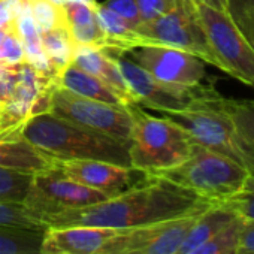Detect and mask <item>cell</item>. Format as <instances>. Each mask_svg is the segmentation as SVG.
I'll return each instance as SVG.
<instances>
[{
    "label": "cell",
    "instance_id": "cell-9",
    "mask_svg": "<svg viewBox=\"0 0 254 254\" xmlns=\"http://www.w3.org/2000/svg\"><path fill=\"white\" fill-rule=\"evenodd\" d=\"M48 112L87 129L130 144L133 117L129 106H115L78 96L56 85L51 91Z\"/></svg>",
    "mask_w": 254,
    "mask_h": 254
},
{
    "label": "cell",
    "instance_id": "cell-6",
    "mask_svg": "<svg viewBox=\"0 0 254 254\" xmlns=\"http://www.w3.org/2000/svg\"><path fill=\"white\" fill-rule=\"evenodd\" d=\"M102 50L117 64L135 102L144 109H150L151 112L193 109L209 105L221 96L211 81L199 87L165 84L157 81L150 72L135 63L130 57H127L123 50L109 47Z\"/></svg>",
    "mask_w": 254,
    "mask_h": 254
},
{
    "label": "cell",
    "instance_id": "cell-3",
    "mask_svg": "<svg viewBox=\"0 0 254 254\" xmlns=\"http://www.w3.org/2000/svg\"><path fill=\"white\" fill-rule=\"evenodd\" d=\"M133 117L130 138L132 168L156 175L181 165L191 151L193 138L177 123L147 112L141 105L132 103Z\"/></svg>",
    "mask_w": 254,
    "mask_h": 254
},
{
    "label": "cell",
    "instance_id": "cell-20",
    "mask_svg": "<svg viewBox=\"0 0 254 254\" xmlns=\"http://www.w3.org/2000/svg\"><path fill=\"white\" fill-rule=\"evenodd\" d=\"M44 230L0 226V254H41Z\"/></svg>",
    "mask_w": 254,
    "mask_h": 254
},
{
    "label": "cell",
    "instance_id": "cell-14",
    "mask_svg": "<svg viewBox=\"0 0 254 254\" xmlns=\"http://www.w3.org/2000/svg\"><path fill=\"white\" fill-rule=\"evenodd\" d=\"M120 230L106 227H47L41 241V254H100Z\"/></svg>",
    "mask_w": 254,
    "mask_h": 254
},
{
    "label": "cell",
    "instance_id": "cell-13",
    "mask_svg": "<svg viewBox=\"0 0 254 254\" xmlns=\"http://www.w3.org/2000/svg\"><path fill=\"white\" fill-rule=\"evenodd\" d=\"M60 171L70 180L94 189L109 199L120 196L145 183L150 174L100 160H64L59 163Z\"/></svg>",
    "mask_w": 254,
    "mask_h": 254
},
{
    "label": "cell",
    "instance_id": "cell-29",
    "mask_svg": "<svg viewBox=\"0 0 254 254\" xmlns=\"http://www.w3.org/2000/svg\"><path fill=\"white\" fill-rule=\"evenodd\" d=\"M136 3L142 23H145L169 12L177 5V0H136Z\"/></svg>",
    "mask_w": 254,
    "mask_h": 254
},
{
    "label": "cell",
    "instance_id": "cell-28",
    "mask_svg": "<svg viewBox=\"0 0 254 254\" xmlns=\"http://www.w3.org/2000/svg\"><path fill=\"white\" fill-rule=\"evenodd\" d=\"M103 5L118 14L132 29H136L142 23L136 0H106Z\"/></svg>",
    "mask_w": 254,
    "mask_h": 254
},
{
    "label": "cell",
    "instance_id": "cell-37",
    "mask_svg": "<svg viewBox=\"0 0 254 254\" xmlns=\"http://www.w3.org/2000/svg\"><path fill=\"white\" fill-rule=\"evenodd\" d=\"M2 105H3V103H2V102H0V111H2Z\"/></svg>",
    "mask_w": 254,
    "mask_h": 254
},
{
    "label": "cell",
    "instance_id": "cell-19",
    "mask_svg": "<svg viewBox=\"0 0 254 254\" xmlns=\"http://www.w3.org/2000/svg\"><path fill=\"white\" fill-rule=\"evenodd\" d=\"M94 14L105 35L106 47L126 51L133 47L144 45L141 36L135 32V29H132L118 14L106 8L103 3H97V6L94 8Z\"/></svg>",
    "mask_w": 254,
    "mask_h": 254
},
{
    "label": "cell",
    "instance_id": "cell-32",
    "mask_svg": "<svg viewBox=\"0 0 254 254\" xmlns=\"http://www.w3.org/2000/svg\"><path fill=\"white\" fill-rule=\"evenodd\" d=\"M233 21L236 23L239 30L244 33L247 41L251 44V47L254 48V8L233 18Z\"/></svg>",
    "mask_w": 254,
    "mask_h": 254
},
{
    "label": "cell",
    "instance_id": "cell-5",
    "mask_svg": "<svg viewBox=\"0 0 254 254\" xmlns=\"http://www.w3.org/2000/svg\"><path fill=\"white\" fill-rule=\"evenodd\" d=\"M156 175L189 189L212 203H223L233 197L250 177L232 159L197 144H193L190 156L181 165Z\"/></svg>",
    "mask_w": 254,
    "mask_h": 254
},
{
    "label": "cell",
    "instance_id": "cell-12",
    "mask_svg": "<svg viewBox=\"0 0 254 254\" xmlns=\"http://www.w3.org/2000/svg\"><path fill=\"white\" fill-rule=\"evenodd\" d=\"M124 53L160 82L181 87L205 84L206 63L191 53L165 45H139Z\"/></svg>",
    "mask_w": 254,
    "mask_h": 254
},
{
    "label": "cell",
    "instance_id": "cell-33",
    "mask_svg": "<svg viewBox=\"0 0 254 254\" xmlns=\"http://www.w3.org/2000/svg\"><path fill=\"white\" fill-rule=\"evenodd\" d=\"M229 14L232 18L239 17L241 14L254 8V0H227Z\"/></svg>",
    "mask_w": 254,
    "mask_h": 254
},
{
    "label": "cell",
    "instance_id": "cell-26",
    "mask_svg": "<svg viewBox=\"0 0 254 254\" xmlns=\"http://www.w3.org/2000/svg\"><path fill=\"white\" fill-rule=\"evenodd\" d=\"M221 205L227 206L244 221H254V177H248L244 187Z\"/></svg>",
    "mask_w": 254,
    "mask_h": 254
},
{
    "label": "cell",
    "instance_id": "cell-10",
    "mask_svg": "<svg viewBox=\"0 0 254 254\" xmlns=\"http://www.w3.org/2000/svg\"><path fill=\"white\" fill-rule=\"evenodd\" d=\"M60 163V162H59ZM109 199L106 194L67 178L59 168L33 174L23 206L38 221L69 209L85 208Z\"/></svg>",
    "mask_w": 254,
    "mask_h": 254
},
{
    "label": "cell",
    "instance_id": "cell-36",
    "mask_svg": "<svg viewBox=\"0 0 254 254\" xmlns=\"http://www.w3.org/2000/svg\"><path fill=\"white\" fill-rule=\"evenodd\" d=\"M5 39V32L3 30H0V50H2V42Z\"/></svg>",
    "mask_w": 254,
    "mask_h": 254
},
{
    "label": "cell",
    "instance_id": "cell-34",
    "mask_svg": "<svg viewBox=\"0 0 254 254\" xmlns=\"http://www.w3.org/2000/svg\"><path fill=\"white\" fill-rule=\"evenodd\" d=\"M197 2H202L208 6H212L215 9L229 12V5H227V0H197Z\"/></svg>",
    "mask_w": 254,
    "mask_h": 254
},
{
    "label": "cell",
    "instance_id": "cell-15",
    "mask_svg": "<svg viewBox=\"0 0 254 254\" xmlns=\"http://www.w3.org/2000/svg\"><path fill=\"white\" fill-rule=\"evenodd\" d=\"M60 160L20 136V126L0 132V168L38 174L53 169Z\"/></svg>",
    "mask_w": 254,
    "mask_h": 254
},
{
    "label": "cell",
    "instance_id": "cell-8",
    "mask_svg": "<svg viewBox=\"0 0 254 254\" xmlns=\"http://www.w3.org/2000/svg\"><path fill=\"white\" fill-rule=\"evenodd\" d=\"M194 14L226 73L254 88V48L229 12L191 0Z\"/></svg>",
    "mask_w": 254,
    "mask_h": 254
},
{
    "label": "cell",
    "instance_id": "cell-2",
    "mask_svg": "<svg viewBox=\"0 0 254 254\" xmlns=\"http://www.w3.org/2000/svg\"><path fill=\"white\" fill-rule=\"evenodd\" d=\"M20 136L54 159L100 160L132 168L129 142L87 129L50 112L32 115L20 126Z\"/></svg>",
    "mask_w": 254,
    "mask_h": 254
},
{
    "label": "cell",
    "instance_id": "cell-21",
    "mask_svg": "<svg viewBox=\"0 0 254 254\" xmlns=\"http://www.w3.org/2000/svg\"><path fill=\"white\" fill-rule=\"evenodd\" d=\"M41 38H42L44 51L57 73L72 63L75 42L67 27H57L44 32L41 33Z\"/></svg>",
    "mask_w": 254,
    "mask_h": 254
},
{
    "label": "cell",
    "instance_id": "cell-11",
    "mask_svg": "<svg viewBox=\"0 0 254 254\" xmlns=\"http://www.w3.org/2000/svg\"><path fill=\"white\" fill-rule=\"evenodd\" d=\"M200 214L120 230L100 254H177Z\"/></svg>",
    "mask_w": 254,
    "mask_h": 254
},
{
    "label": "cell",
    "instance_id": "cell-7",
    "mask_svg": "<svg viewBox=\"0 0 254 254\" xmlns=\"http://www.w3.org/2000/svg\"><path fill=\"white\" fill-rule=\"evenodd\" d=\"M135 32L141 36L144 45H165L191 53L226 73L194 14L191 0H177V5L169 12L141 23Z\"/></svg>",
    "mask_w": 254,
    "mask_h": 254
},
{
    "label": "cell",
    "instance_id": "cell-23",
    "mask_svg": "<svg viewBox=\"0 0 254 254\" xmlns=\"http://www.w3.org/2000/svg\"><path fill=\"white\" fill-rule=\"evenodd\" d=\"M33 180V174L0 168V202L23 203Z\"/></svg>",
    "mask_w": 254,
    "mask_h": 254
},
{
    "label": "cell",
    "instance_id": "cell-18",
    "mask_svg": "<svg viewBox=\"0 0 254 254\" xmlns=\"http://www.w3.org/2000/svg\"><path fill=\"white\" fill-rule=\"evenodd\" d=\"M235 218L238 217L227 206L221 203L211 205L196 218L194 224L189 230L177 254H189L194 248L200 247L202 244L214 238L218 232L227 227Z\"/></svg>",
    "mask_w": 254,
    "mask_h": 254
},
{
    "label": "cell",
    "instance_id": "cell-25",
    "mask_svg": "<svg viewBox=\"0 0 254 254\" xmlns=\"http://www.w3.org/2000/svg\"><path fill=\"white\" fill-rule=\"evenodd\" d=\"M0 226L35 229V230L47 229L41 221H38L26 211L23 203H8V202H0Z\"/></svg>",
    "mask_w": 254,
    "mask_h": 254
},
{
    "label": "cell",
    "instance_id": "cell-16",
    "mask_svg": "<svg viewBox=\"0 0 254 254\" xmlns=\"http://www.w3.org/2000/svg\"><path fill=\"white\" fill-rule=\"evenodd\" d=\"M72 64L102 79L106 85H109L114 91H117L123 97L127 106L136 103L123 75L120 73L117 64L112 62V59L108 54H105L102 48L93 47V45L75 44Z\"/></svg>",
    "mask_w": 254,
    "mask_h": 254
},
{
    "label": "cell",
    "instance_id": "cell-22",
    "mask_svg": "<svg viewBox=\"0 0 254 254\" xmlns=\"http://www.w3.org/2000/svg\"><path fill=\"white\" fill-rule=\"evenodd\" d=\"M244 226V220L239 217L235 218L227 227L218 232L214 238L194 248L189 254H235L241 236V230Z\"/></svg>",
    "mask_w": 254,
    "mask_h": 254
},
{
    "label": "cell",
    "instance_id": "cell-17",
    "mask_svg": "<svg viewBox=\"0 0 254 254\" xmlns=\"http://www.w3.org/2000/svg\"><path fill=\"white\" fill-rule=\"evenodd\" d=\"M56 81L59 87H63L78 96L115 105V106H127L123 97L117 91H114L109 85H106L102 79L81 70L72 63L57 73Z\"/></svg>",
    "mask_w": 254,
    "mask_h": 254
},
{
    "label": "cell",
    "instance_id": "cell-4",
    "mask_svg": "<svg viewBox=\"0 0 254 254\" xmlns=\"http://www.w3.org/2000/svg\"><path fill=\"white\" fill-rule=\"evenodd\" d=\"M223 97L221 94L205 106L186 111H159L157 114L181 126L194 144L232 159L254 177V145L221 106Z\"/></svg>",
    "mask_w": 254,
    "mask_h": 254
},
{
    "label": "cell",
    "instance_id": "cell-24",
    "mask_svg": "<svg viewBox=\"0 0 254 254\" xmlns=\"http://www.w3.org/2000/svg\"><path fill=\"white\" fill-rule=\"evenodd\" d=\"M221 106L239 126V129L254 145V99H230L223 97Z\"/></svg>",
    "mask_w": 254,
    "mask_h": 254
},
{
    "label": "cell",
    "instance_id": "cell-30",
    "mask_svg": "<svg viewBox=\"0 0 254 254\" xmlns=\"http://www.w3.org/2000/svg\"><path fill=\"white\" fill-rule=\"evenodd\" d=\"M17 69L15 64H6L0 62V102H8L17 88Z\"/></svg>",
    "mask_w": 254,
    "mask_h": 254
},
{
    "label": "cell",
    "instance_id": "cell-31",
    "mask_svg": "<svg viewBox=\"0 0 254 254\" xmlns=\"http://www.w3.org/2000/svg\"><path fill=\"white\" fill-rule=\"evenodd\" d=\"M235 254H254V221H244Z\"/></svg>",
    "mask_w": 254,
    "mask_h": 254
},
{
    "label": "cell",
    "instance_id": "cell-35",
    "mask_svg": "<svg viewBox=\"0 0 254 254\" xmlns=\"http://www.w3.org/2000/svg\"><path fill=\"white\" fill-rule=\"evenodd\" d=\"M51 2H54V3L59 5V6H62V5H64V3H82V5H87V6L93 8V9L97 6V2H96V0H51Z\"/></svg>",
    "mask_w": 254,
    "mask_h": 254
},
{
    "label": "cell",
    "instance_id": "cell-27",
    "mask_svg": "<svg viewBox=\"0 0 254 254\" xmlns=\"http://www.w3.org/2000/svg\"><path fill=\"white\" fill-rule=\"evenodd\" d=\"M26 60L24 45L17 29L5 32V39L0 50V62L6 64H18Z\"/></svg>",
    "mask_w": 254,
    "mask_h": 254
},
{
    "label": "cell",
    "instance_id": "cell-1",
    "mask_svg": "<svg viewBox=\"0 0 254 254\" xmlns=\"http://www.w3.org/2000/svg\"><path fill=\"white\" fill-rule=\"evenodd\" d=\"M211 205L214 203L191 190L150 174L145 183L120 196L85 208L47 215L41 218V223L45 227L85 226L124 230L203 212Z\"/></svg>",
    "mask_w": 254,
    "mask_h": 254
}]
</instances>
